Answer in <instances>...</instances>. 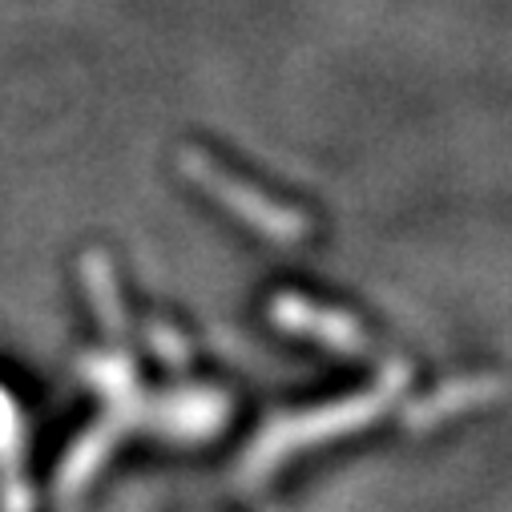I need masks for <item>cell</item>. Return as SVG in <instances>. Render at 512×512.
Wrapping results in <instances>:
<instances>
[{"label": "cell", "mask_w": 512, "mask_h": 512, "mask_svg": "<svg viewBox=\"0 0 512 512\" xmlns=\"http://www.w3.org/2000/svg\"><path fill=\"white\" fill-rule=\"evenodd\" d=\"M182 166L190 170V178H194L210 198H218L222 206H230L242 222H250L259 234H267V238H275V242H299V238L311 234V218H303L299 210L275 202V198L263 194V190L238 182L230 170L214 166L206 154H186Z\"/></svg>", "instance_id": "6da1fadb"}, {"label": "cell", "mask_w": 512, "mask_h": 512, "mask_svg": "<svg viewBox=\"0 0 512 512\" xmlns=\"http://www.w3.org/2000/svg\"><path fill=\"white\" fill-rule=\"evenodd\" d=\"M275 323L299 331V335H315L319 343H331L339 351H367V335L359 331V323L351 315H335L323 307H311L303 299H275Z\"/></svg>", "instance_id": "7a4b0ae2"}, {"label": "cell", "mask_w": 512, "mask_h": 512, "mask_svg": "<svg viewBox=\"0 0 512 512\" xmlns=\"http://www.w3.org/2000/svg\"><path fill=\"white\" fill-rule=\"evenodd\" d=\"M0 512H29V488L17 468V416L0 392Z\"/></svg>", "instance_id": "3957f363"}]
</instances>
